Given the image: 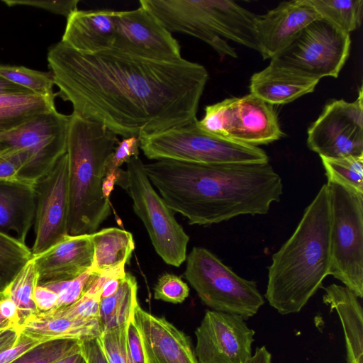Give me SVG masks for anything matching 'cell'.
<instances>
[{"mask_svg":"<svg viewBox=\"0 0 363 363\" xmlns=\"http://www.w3.org/2000/svg\"><path fill=\"white\" fill-rule=\"evenodd\" d=\"M247 363H272V355L264 346L257 347Z\"/></svg>","mask_w":363,"mask_h":363,"instance_id":"c3c4849f","label":"cell"},{"mask_svg":"<svg viewBox=\"0 0 363 363\" xmlns=\"http://www.w3.org/2000/svg\"><path fill=\"white\" fill-rule=\"evenodd\" d=\"M215 33L223 39L259 52L256 33L257 15L229 0H205Z\"/></svg>","mask_w":363,"mask_h":363,"instance_id":"cb8c5ba5","label":"cell"},{"mask_svg":"<svg viewBox=\"0 0 363 363\" xmlns=\"http://www.w3.org/2000/svg\"><path fill=\"white\" fill-rule=\"evenodd\" d=\"M283 135L272 105L250 93L233 97L228 139L257 146L273 143Z\"/></svg>","mask_w":363,"mask_h":363,"instance_id":"ac0fdd59","label":"cell"},{"mask_svg":"<svg viewBox=\"0 0 363 363\" xmlns=\"http://www.w3.org/2000/svg\"><path fill=\"white\" fill-rule=\"evenodd\" d=\"M133 320L140 333L146 363H198L189 337L164 318L138 304Z\"/></svg>","mask_w":363,"mask_h":363,"instance_id":"e0dca14e","label":"cell"},{"mask_svg":"<svg viewBox=\"0 0 363 363\" xmlns=\"http://www.w3.org/2000/svg\"><path fill=\"white\" fill-rule=\"evenodd\" d=\"M323 301L335 311L342 324L346 363H363V311L357 295L345 286L332 284L324 288Z\"/></svg>","mask_w":363,"mask_h":363,"instance_id":"603a6c76","label":"cell"},{"mask_svg":"<svg viewBox=\"0 0 363 363\" xmlns=\"http://www.w3.org/2000/svg\"><path fill=\"white\" fill-rule=\"evenodd\" d=\"M10 327H14L9 320L4 318L0 315V329L8 328Z\"/></svg>","mask_w":363,"mask_h":363,"instance_id":"f907efd6","label":"cell"},{"mask_svg":"<svg viewBox=\"0 0 363 363\" xmlns=\"http://www.w3.org/2000/svg\"><path fill=\"white\" fill-rule=\"evenodd\" d=\"M348 33L329 21L315 20L270 60V64L320 79L337 77L350 50Z\"/></svg>","mask_w":363,"mask_h":363,"instance_id":"9c48e42d","label":"cell"},{"mask_svg":"<svg viewBox=\"0 0 363 363\" xmlns=\"http://www.w3.org/2000/svg\"><path fill=\"white\" fill-rule=\"evenodd\" d=\"M91 234H67L42 253L33 256L39 284L65 281L87 272L93 262Z\"/></svg>","mask_w":363,"mask_h":363,"instance_id":"d6986e66","label":"cell"},{"mask_svg":"<svg viewBox=\"0 0 363 363\" xmlns=\"http://www.w3.org/2000/svg\"><path fill=\"white\" fill-rule=\"evenodd\" d=\"M198 363H247L255 332L238 315L206 311L195 331Z\"/></svg>","mask_w":363,"mask_h":363,"instance_id":"7c38bea8","label":"cell"},{"mask_svg":"<svg viewBox=\"0 0 363 363\" xmlns=\"http://www.w3.org/2000/svg\"><path fill=\"white\" fill-rule=\"evenodd\" d=\"M33 94L23 87L14 84L0 77V94Z\"/></svg>","mask_w":363,"mask_h":363,"instance_id":"7dc6e473","label":"cell"},{"mask_svg":"<svg viewBox=\"0 0 363 363\" xmlns=\"http://www.w3.org/2000/svg\"><path fill=\"white\" fill-rule=\"evenodd\" d=\"M57 294L48 287L38 284L34 291V301L39 312L54 310L57 303Z\"/></svg>","mask_w":363,"mask_h":363,"instance_id":"f6af8a7d","label":"cell"},{"mask_svg":"<svg viewBox=\"0 0 363 363\" xmlns=\"http://www.w3.org/2000/svg\"><path fill=\"white\" fill-rule=\"evenodd\" d=\"M26 161L22 150L12 147H0V180L20 179Z\"/></svg>","mask_w":363,"mask_h":363,"instance_id":"ab89813d","label":"cell"},{"mask_svg":"<svg viewBox=\"0 0 363 363\" xmlns=\"http://www.w3.org/2000/svg\"><path fill=\"white\" fill-rule=\"evenodd\" d=\"M102 286V281L94 274L89 288L78 301L66 307L43 313L73 319L98 320Z\"/></svg>","mask_w":363,"mask_h":363,"instance_id":"e575fe53","label":"cell"},{"mask_svg":"<svg viewBox=\"0 0 363 363\" xmlns=\"http://www.w3.org/2000/svg\"><path fill=\"white\" fill-rule=\"evenodd\" d=\"M139 3L169 32L197 38L222 58L238 57L235 49L213 30L204 0H140Z\"/></svg>","mask_w":363,"mask_h":363,"instance_id":"9a60e30c","label":"cell"},{"mask_svg":"<svg viewBox=\"0 0 363 363\" xmlns=\"http://www.w3.org/2000/svg\"><path fill=\"white\" fill-rule=\"evenodd\" d=\"M5 296L3 291H0V301Z\"/></svg>","mask_w":363,"mask_h":363,"instance_id":"816d5d0a","label":"cell"},{"mask_svg":"<svg viewBox=\"0 0 363 363\" xmlns=\"http://www.w3.org/2000/svg\"><path fill=\"white\" fill-rule=\"evenodd\" d=\"M41 342L22 332L19 328L4 329L0 332V363H11Z\"/></svg>","mask_w":363,"mask_h":363,"instance_id":"d590c367","label":"cell"},{"mask_svg":"<svg viewBox=\"0 0 363 363\" xmlns=\"http://www.w3.org/2000/svg\"><path fill=\"white\" fill-rule=\"evenodd\" d=\"M118 142L117 135L102 123L71 114L66 151L69 235L92 234L111 215L103 183Z\"/></svg>","mask_w":363,"mask_h":363,"instance_id":"277c9868","label":"cell"},{"mask_svg":"<svg viewBox=\"0 0 363 363\" xmlns=\"http://www.w3.org/2000/svg\"><path fill=\"white\" fill-rule=\"evenodd\" d=\"M81 352L86 363H109L98 337L81 340Z\"/></svg>","mask_w":363,"mask_h":363,"instance_id":"ee69618b","label":"cell"},{"mask_svg":"<svg viewBox=\"0 0 363 363\" xmlns=\"http://www.w3.org/2000/svg\"><path fill=\"white\" fill-rule=\"evenodd\" d=\"M36 206L33 256L39 255L68 234V158L65 153L35 184Z\"/></svg>","mask_w":363,"mask_h":363,"instance_id":"4fadbf2b","label":"cell"},{"mask_svg":"<svg viewBox=\"0 0 363 363\" xmlns=\"http://www.w3.org/2000/svg\"><path fill=\"white\" fill-rule=\"evenodd\" d=\"M35 206V184L22 179L0 180V232L13 233L25 243L34 224Z\"/></svg>","mask_w":363,"mask_h":363,"instance_id":"44dd1931","label":"cell"},{"mask_svg":"<svg viewBox=\"0 0 363 363\" xmlns=\"http://www.w3.org/2000/svg\"><path fill=\"white\" fill-rule=\"evenodd\" d=\"M125 170L117 169L116 183L126 190L133 210L144 224L155 250L167 264L179 267L186 259L189 237L177 221L174 211L156 192L138 157Z\"/></svg>","mask_w":363,"mask_h":363,"instance_id":"8992f818","label":"cell"},{"mask_svg":"<svg viewBox=\"0 0 363 363\" xmlns=\"http://www.w3.org/2000/svg\"><path fill=\"white\" fill-rule=\"evenodd\" d=\"M319 81L269 63L252 74L250 90V94L272 106L281 105L313 92Z\"/></svg>","mask_w":363,"mask_h":363,"instance_id":"7402d4cb","label":"cell"},{"mask_svg":"<svg viewBox=\"0 0 363 363\" xmlns=\"http://www.w3.org/2000/svg\"><path fill=\"white\" fill-rule=\"evenodd\" d=\"M54 363H86L81 350L70 355H68Z\"/></svg>","mask_w":363,"mask_h":363,"instance_id":"681fc988","label":"cell"},{"mask_svg":"<svg viewBox=\"0 0 363 363\" xmlns=\"http://www.w3.org/2000/svg\"><path fill=\"white\" fill-rule=\"evenodd\" d=\"M362 88L357 99L333 100L323 108L307 132L308 147L320 157L363 155Z\"/></svg>","mask_w":363,"mask_h":363,"instance_id":"8fae6325","label":"cell"},{"mask_svg":"<svg viewBox=\"0 0 363 363\" xmlns=\"http://www.w3.org/2000/svg\"><path fill=\"white\" fill-rule=\"evenodd\" d=\"M21 330L45 342L55 339L83 340L101 333L98 320H79L38 313L23 322Z\"/></svg>","mask_w":363,"mask_h":363,"instance_id":"d4e9b609","label":"cell"},{"mask_svg":"<svg viewBox=\"0 0 363 363\" xmlns=\"http://www.w3.org/2000/svg\"><path fill=\"white\" fill-rule=\"evenodd\" d=\"M70 118L55 108L0 135V147H15L25 154L20 179L36 184L66 153Z\"/></svg>","mask_w":363,"mask_h":363,"instance_id":"30bf717a","label":"cell"},{"mask_svg":"<svg viewBox=\"0 0 363 363\" xmlns=\"http://www.w3.org/2000/svg\"><path fill=\"white\" fill-rule=\"evenodd\" d=\"M8 6H28L49 11L68 18L70 14L77 11L79 0H2Z\"/></svg>","mask_w":363,"mask_h":363,"instance_id":"60d3db41","label":"cell"},{"mask_svg":"<svg viewBox=\"0 0 363 363\" xmlns=\"http://www.w3.org/2000/svg\"><path fill=\"white\" fill-rule=\"evenodd\" d=\"M94 247L90 272L100 274L125 266L135 248L131 233L118 228H107L91 234Z\"/></svg>","mask_w":363,"mask_h":363,"instance_id":"484cf974","label":"cell"},{"mask_svg":"<svg viewBox=\"0 0 363 363\" xmlns=\"http://www.w3.org/2000/svg\"><path fill=\"white\" fill-rule=\"evenodd\" d=\"M55 96L35 94H0V135L19 127L39 114L56 108Z\"/></svg>","mask_w":363,"mask_h":363,"instance_id":"4316f807","label":"cell"},{"mask_svg":"<svg viewBox=\"0 0 363 363\" xmlns=\"http://www.w3.org/2000/svg\"><path fill=\"white\" fill-rule=\"evenodd\" d=\"M0 77L33 94L44 96H57V93L53 92L55 83L50 72H43L23 66L0 65Z\"/></svg>","mask_w":363,"mask_h":363,"instance_id":"d6a6232c","label":"cell"},{"mask_svg":"<svg viewBox=\"0 0 363 363\" xmlns=\"http://www.w3.org/2000/svg\"><path fill=\"white\" fill-rule=\"evenodd\" d=\"M47 60L57 96L72 104L73 113L123 138L196 121L208 79L205 67L182 57L155 60L113 48L86 53L61 41Z\"/></svg>","mask_w":363,"mask_h":363,"instance_id":"6da1fadb","label":"cell"},{"mask_svg":"<svg viewBox=\"0 0 363 363\" xmlns=\"http://www.w3.org/2000/svg\"><path fill=\"white\" fill-rule=\"evenodd\" d=\"M38 284L39 274L31 257L3 291L17 305L21 324L39 313L34 301V291Z\"/></svg>","mask_w":363,"mask_h":363,"instance_id":"f1b7e54d","label":"cell"},{"mask_svg":"<svg viewBox=\"0 0 363 363\" xmlns=\"http://www.w3.org/2000/svg\"><path fill=\"white\" fill-rule=\"evenodd\" d=\"M330 267V211L323 184L291 237L272 257L264 297L282 315L298 313Z\"/></svg>","mask_w":363,"mask_h":363,"instance_id":"3957f363","label":"cell"},{"mask_svg":"<svg viewBox=\"0 0 363 363\" xmlns=\"http://www.w3.org/2000/svg\"><path fill=\"white\" fill-rule=\"evenodd\" d=\"M94 275V274L89 269L69 281L42 284L55 291L58 296L54 310L66 307L78 301L89 288Z\"/></svg>","mask_w":363,"mask_h":363,"instance_id":"74e56055","label":"cell"},{"mask_svg":"<svg viewBox=\"0 0 363 363\" xmlns=\"http://www.w3.org/2000/svg\"><path fill=\"white\" fill-rule=\"evenodd\" d=\"M113 49L143 58L173 61L182 58L181 48L172 33L141 6L116 11Z\"/></svg>","mask_w":363,"mask_h":363,"instance_id":"5bb4252c","label":"cell"},{"mask_svg":"<svg viewBox=\"0 0 363 363\" xmlns=\"http://www.w3.org/2000/svg\"><path fill=\"white\" fill-rule=\"evenodd\" d=\"M330 211L329 275L363 297V194L327 182Z\"/></svg>","mask_w":363,"mask_h":363,"instance_id":"ba28073f","label":"cell"},{"mask_svg":"<svg viewBox=\"0 0 363 363\" xmlns=\"http://www.w3.org/2000/svg\"><path fill=\"white\" fill-rule=\"evenodd\" d=\"M320 158L328 182L363 194V155Z\"/></svg>","mask_w":363,"mask_h":363,"instance_id":"4dcf8cb0","label":"cell"},{"mask_svg":"<svg viewBox=\"0 0 363 363\" xmlns=\"http://www.w3.org/2000/svg\"><path fill=\"white\" fill-rule=\"evenodd\" d=\"M320 18L310 0L283 1L267 13L257 15L256 33L263 59H272L305 27Z\"/></svg>","mask_w":363,"mask_h":363,"instance_id":"2e32d148","label":"cell"},{"mask_svg":"<svg viewBox=\"0 0 363 363\" xmlns=\"http://www.w3.org/2000/svg\"><path fill=\"white\" fill-rule=\"evenodd\" d=\"M137 292L135 277L126 272L117 291L108 297L101 298L98 321L101 333L133 319L135 309L139 304Z\"/></svg>","mask_w":363,"mask_h":363,"instance_id":"83f0119b","label":"cell"},{"mask_svg":"<svg viewBox=\"0 0 363 363\" xmlns=\"http://www.w3.org/2000/svg\"><path fill=\"white\" fill-rule=\"evenodd\" d=\"M4 329H6V328H4ZM4 330V329H0V332H1V330Z\"/></svg>","mask_w":363,"mask_h":363,"instance_id":"f5cc1de1","label":"cell"},{"mask_svg":"<svg viewBox=\"0 0 363 363\" xmlns=\"http://www.w3.org/2000/svg\"><path fill=\"white\" fill-rule=\"evenodd\" d=\"M184 277L213 311L247 320L264 303L255 281L240 277L204 247L192 248L186 257Z\"/></svg>","mask_w":363,"mask_h":363,"instance_id":"52a82bcc","label":"cell"},{"mask_svg":"<svg viewBox=\"0 0 363 363\" xmlns=\"http://www.w3.org/2000/svg\"><path fill=\"white\" fill-rule=\"evenodd\" d=\"M116 11L109 9L77 10L67 18L61 42L86 53L113 48Z\"/></svg>","mask_w":363,"mask_h":363,"instance_id":"ffe728a7","label":"cell"},{"mask_svg":"<svg viewBox=\"0 0 363 363\" xmlns=\"http://www.w3.org/2000/svg\"><path fill=\"white\" fill-rule=\"evenodd\" d=\"M32 257L31 250L26 243L0 232V291L7 287Z\"/></svg>","mask_w":363,"mask_h":363,"instance_id":"1f68e13d","label":"cell"},{"mask_svg":"<svg viewBox=\"0 0 363 363\" xmlns=\"http://www.w3.org/2000/svg\"><path fill=\"white\" fill-rule=\"evenodd\" d=\"M0 315L9 320L14 327H21V322L19 311L16 303L6 296L0 301Z\"/></svg>","mask_w":363,"mask_h":363,"instance_id":"bcb514c9","label":"cell"},{"mask_svg":"<svg viewBox=\"0 0 363 363\" xmlns=\"http://www.w3.org/2000/svg\"><path fill=\"white\" fill-rule=\"evenodd\" d=\"M152 186L191 225H211L240 215L268 213L283 194L269 162L199 164L159 160L144 164Z\"/></svg>","mask_w":363,"mask_h":363,"instance_id":"7a4b0ae2","label":"cell"},{"mask_svg":"<svg viewBox=\"0 0 363 363\" xmlns=\"http://www.w3.org/2000/svg\"><path fill=\"white\" fill-rule=\"evenodd\" d=\"M196 121L152 134L141 135L140 148L150 160L199 164L264 163L267 153L257 146L201 131Z\"/></svg>","mask_w":363,"mask_h":363,"instance_id":"5b68a950","label":"cell"},{"mask_svg":"<svg viewBox=\"0 0 363 363\" xmlns=\"http://www.w3.org/2000/svg\"><path fill=\"white\" fill-rule=\"evenodd\" d=\"M127 347L131 363H146L140 333L133 319L128 325Z\"/></svg>","mask_w":363,"mask_h":363,"instance_id":"7bdbcfd3","label":"cell"},{"mask_svg":"<svg viewBox=\"0 0 363 363\" xmlns=\"http://www.w3.org/2000/svg\"><path fill=\"white\" fill-rule=\"evenodd\" d=\"M128 323L102 332L98 336L109 363H131L127 347Z\"/></svg>","mask_w":363,"mask_h":363,"instance_id":"8d00e7d4","label":"cell"},{"mask_svg":"<svg viewBox=\"0 0 363 363\" xmlns=\"http://www.w3.org/2000/svg\"><path fill=\"white\" fill-rule=\"evenodd\" d=\"M320 17L350 34L359 28L363 0H310Z\"/></svg>","mask_w":363,"mask_h":363,"instance_id":"f546056e","label":"cell"},{"mask_svg":"<svg viewBox=\"0 0 363 363\" xmlns=\"http://www.w3.org/2000/svg\"><path fill=\"white\" fill-rule=\"evenodd\" d=\"M80 350L81 340H51L33 347L11 363H54Z\"/></svg>","mask_w":363,"mask_h":363,"instance_id":"836d02e7","label":"cell"},{"mask_svg":"<svg viewBox=\"0 0 363 363\" xmlns=\"http://www.w3.org/2000/svg\"><path fill=\"white\" fill-rule=\"evenodd\" d=\"M189 294V287L178 276L165 273L161 275L154 288V298L163 301L180 303Z\"/></svg>","mask_w":363,"mask_h":363,"instance_id":"f35d334b","label":"cell"},{"mask_svg":"<svg viewBox=\"0 0 363 363\" xmlns=\"http://www.w3.org/2000/svg\"><path fill=\"white\" fill-rule=\"evenodd\" d=\"M140 148V138L130 136L123 138L116 147L111 157L108 171H115L125 162H128L132 157H138Z\"/></svg>","mask_w":363,"mask_h":363,"instance_id":"b9f144b4","label":"cell"}]
</instances>
